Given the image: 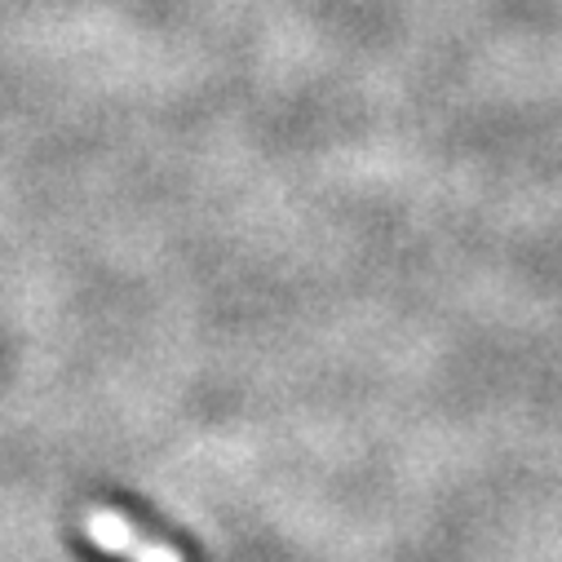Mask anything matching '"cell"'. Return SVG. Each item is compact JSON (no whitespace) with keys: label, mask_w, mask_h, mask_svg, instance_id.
I'll return each instance as SVG.
<instances>
[{"label":"cell","mask_w":562,"mask_h":562,"mask_svg":"<svg viewBox=\"0 0 562 562\" xmlns=\"http://www.w3.org/2000/svg\"><path fill=\"white\" fill-rule=\"evenodd\" d=\"M85 536H89L93 549L120 553V558H128V562H187L173 544L151 540L147 531H137V527H133L120 509H111V505H89V509H85Z\"/></svg>","instance_id":"1"}]
</instances>
